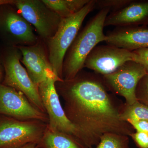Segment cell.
Instances as JSON below:
<instances>
[{
    "label": "cell",
    "instance_id": "44dd1931",
    "mask_svg": "<svg viewBox=\"0 0 148 148\" xmlns=\"http://www.w3.org/2000/svg\"><path fill=\"white\" fill-rule=\"evenodd\" d=\"M133 61L141 64L148 73V47L132 51Z\"/></svg>",
    "mask_w": 148,
    "mask_h": 148
},
{
    "label": "cell",
    "instance_id": "30bf717a",
    "mask_svg": "<svg viewBox=\"0 0 148 148\" xmlns=\"http://www.w3.org/2000/svg\"><path fill=\"white\" fill-rule=\"evenodd\" d=\"M0 115L20 121L38 120L48 123L47 114L37 108L23 92L0 84Z\"/></svg>",
    "mask_w": 148,
    "mask_h": 148
},
{
    "label": "cell",
    "instance_id": "9a60e30c",
    "mask_svg": "<svg viewBox=\"0 0 148 148\" xmlns=\"http://www.w3.org/2000/svg\"><path fill=\"white\" fill-rule=\"evenodd\" d=\"M37 148H88L80 140L65 132L47 125Z\"/></svg>",
    "mask_w": 148,
    "mask_h": 148
},
{
    "label": "cell",
    "instance_id": "52a82bcc",
    "mask_svg": "<svg viewBox=\"0 0 148 148\" xmlns=\"http://www.w3.org/2000/svg\"><path fill=\"white\" fill-rule=\"evenodd\" d=\"M62 80H63L53 75L49 76L38 85L40 97L49 117L48 126L73 135L86 145L84 137L67 118L61 106L55 84L56 81Z\"/></svg>",
    "mask_w": 148,
    "mask_h": 148
},
{
    "label": "cell",
    "instance_id": "ffe728a7",
    "mask_svg": "<svg viewBox=\"0 0 148 148\" xmlns=\"http://www.w3.org/2000/svg\"><path fill=\"white\" fill-rule=\"evenodd\" d=\"M135 94L138 102L148 106V73L138 82Z\"/></svg>",
    "mask_w": 148,
    "mask_h": 148
},
{
    "label": "cell",
    "instance_id": "2e32d148",
    "mask_svg": "<svg viewBox=\"0 0 148 148\" xmlns=\"http://www.w3.org/2000/svg\"><path fill=\"white\" fill-rule=\"evenodd\" d=\"M51 9L62 18L77 13L90 0H42Z\"/></svg>",
    "mask_w": 148,
    "mask_h": 148
},
{
    "label": "cell",
    "instance_id": "e0dca14e",
    "mask_svg": "<svg viewBox=\"0 0 148 148\" xmlns=\"http://www.w3.org/2000/svg\"><path fill=\"white\" fill-rule=\"evenodd\" d=\"M121 117L128 123L141 120H148V106L137 101L132 105L125 103L121 111Z\"/></svg>",
    "mask_w": 148,
    "mask_h": 148
},
{
    "label": "cell",
    "instance_id": "7c38bea8",
    "mask_svg": "<svg viewBox=\"0 0 148 148\" xmlns=\"http://www.w3.org/2000/svg\"><path fill=\"white\" fill-rule=\"evenodd\" d=\"M16 47L22 54L21 64L25 66L29 77L35 84L38 86L49 76L56 75L49 61L47 45L44 40L39 38L34 45Z\"/></svg>",
    "mask_w": 148,
    "mask_h": 148
},
{
    "label": "cell",
    "instance_id": "7402d4cb",
    "mask_svg": "<svg viewBox=\"0 0 148 148\" xmlns=\"http://www.w3.org/2000/svg\"><path fill=\"white\" fill-rule=\"evenodd\" d=\"M138 148H148V133L136 131L130 135Z\"/></svg>",
    "mask_w": 148,
    "mask_h": 148
},
{
    "label": "cell",
    "instance_id": "ac0fdd59",
    "mask_svg": "<svg viewBox=\"0 0 148 148\" xmlns=\"http://www.w3.org/2000/svg\"><path fill=\"white\" fill-rule=\"evenodd\" d=\"M89 148H130L129 136L106 133L101 136L97 145Z\"/></svg>",
    "mask_w": 148,
    "mask_h": 148
},
{
    "label": "cell",
    "instance_id": "cb8c5ba5",
    "mask_svg": "<svg viewBox=\"0 0 148 148\" xmlns=\"http://www.w3.org/2000/svg\"><path fill=\"white\" fill-rule=\"evenodd\" d=\"M4 76V70L0 58V84L2 82Z\"/></svg>",
    "mask_w": 148,
    "mask_h": 148
},
{
    "label": "cell",
    "instance_id": "6da1fadb",
    "mask_svg": "<svg viewBox=\"0 0 148 148\" xmlns=\"http://www.w3.org/2000/svg\"><path fill=\"white\" fill-rule=\"evenodd\" d=\"M55 87L64 102L67 118L84 137L88 148L95 147L106 133L130 136L135 130L121 117L118 106L102 76L82 70L73 78L58 81Z\"/></svg>",
    "mask_w": 148,
    "mask_h": 148
},
{
    "label": "cell",
    "instance_id": "d6986e66",
    "mask_svg": "<svg viewBox=\"0 0 148 148\" xmlns=\"http://www.w3.org/2000/svg\"><path fill=\"white\" fill-rule=\"evenodd\" d=\"M132 0H95V9L99 10L108 9L110 12L117 11L123 8Z\"/></svg>",
    "mask_w": 148,
    "mask_h": 148
},
{
    "label": "cell",
    "instance_id": "8992f818",
    "mask_svg": "<svg viewBox=\"0 0 148 148\" xmlns=\"http://www.w3.org/2000/svg\"><path fill=\"white\" fill-rule=\"evenodd\" d=\"M0 38L9 47L34 45L39 39L32 25L11 4L0 6Z\"/></svg>",
    "mask_w": 148,
    "mask_h": 148
},
{
    "label": "cell",
    "instance_id": "4fadbf2b",
    "mask_svg": "<svg viewBox=\"0 0 148 148\" xmlns=\"http://www.w3.org/2000/svg\"><path fill=\"white\" fill-rule=\"evenodd\" d=\"M147 25L148 0H132L123 8L109 14L104 26L118 27Z\"/></svg>",
    "mask_w": 148,
    "mask_h": 148
},
{
    "label": "cell",
    "instance_id": "9c48e42d",
    "mask_svg": "<svg viewBox=\"0 0 148 148\" xmlns=\"http://www.w3.org/2000/svg\"><path fill=\"white\" fill-rule=\"evenodd\" d=\"M141 64L133 61H127L113 73L102 76L109 91L122 96L126 104L132 105L138 101L136 89L141 79L146 73Z\"/></svg>",
    "mask_w": 148,
    "mask_h": 148
},
{
    "label": "cell",
    "instance_id": "8fae6325",
    "mask_svg": "<svg viewBox=\"0 0 148 148\" xmlns=\"http://www.w3.org/2000/svg\"><path fill=\"white\" fill-rule=\"evenodd\" d=\"M130 61H133L132 51L110 45H97L86 58L84 68L103 76L113 73Z\"/></svg>",
    "mask_w": 148,
    "mask_h": 148
},
{
    "label": "cell",
    "instance_id": "277c9868",
    "mask_svg": "<svg viewBox=\"0 0 148 148\" xmlns=\"http://www.w3.org/2000/svg\"><path fill=\"white\" fill-rule=\"evenodd\" d=\"M21 57V51L16 47L4 45L0 53L4 70L1 84L23 92L36 108L46 113L40 97L38 86L32 81L27 70L22 66Z\"/></svg>",
    "mask_w": 148,
    "mask_h": 148
},
{
    "label": "cell",
    "instance_id": "603a6c76",
    "mask_svg": "<svg viewBox=\"0 0 148 148\" xmlns=\"http://www.w3.org/2000/svg\"><path fill=\"white\" fill-rule=\"evenodd\" d=\"M136 131L148 133V120L131 121L128 123Z\"/></svg>",
    "mask_w": 148,
    "mask_h": 148
},
{
    "label": "cell",
    "instance_id": "d4e9b609",
    "mask_svg": "<svg viewBox=\"0 0 148 148\" xmlns=\"http://www.w3.org/2000/svg\"><path fill=\"white\" fill-rule=\"evenodd\" d=\"M16 1V0H0V6L4 5H14Z\"/></svg>",
    "mask_w": 148,
    "mask_h": 148
},
{
    "label": "cell",
    "instance_id": "7a4b0ae2",
    "mask_svg": "<svg viewBox=\"0 0 148 148\" xmlns=\"http://www.w3.org/2000/svg\"><path fill=\"white\" fill-rule=\"evenodd\" d=\"M110 12L108 9L101 10L79 32L64 57L63 80H69L75 77L84 68L86 60L92 49L99 43L107 40L103 29Z\"/></svg>",
    "mask_w": 148,
    "mask_h": 148
},
{
    "label": "cell",
    "instance_id": "3957f363",
    "mask_svg": "<svg viewBox=\"0 0 148 148\" xmlns=\"http://www.w3.org/2000/svg\"><path fill=\"white\" fill-rule=\"evenodd\" d=\"M95 0H90L77 13L62 18L55 34L45 42L53 72L60 79L63 80L62 69L66 52L79 32L86 17L95 9Z\"/></svg>",
    "mask_w": 148,
    "mask_h": 148
},
{
    "label": "cell",
    "instance_id": "484cf974",
    "mask_svg": "<svg viewBox=\"0 0 148 148\" xmlns=\"http://www.w3.org/2000/svg\"><path fill=\"white\" fill-rule=\"evenodd\" d=\"M20 148H37L36 144L33 143H29Z\"/></svg>",
    "mask_w": 148,
    "mask_h": 148
},
{
    "label": "cell",
    "instance_id": "ba28073f",
    "mask_svg": "<svg viewBox=\"0 0 148 148\" xmlns=\"http://www.w3.org/2000/svg\"><path fill=\"white\" fill-rule=\"evenodd\" d=\"M13 5L45 41L52 38L57 32L62 18L42 0H16Z\"/></svg>",
    "mask_w": 148,
    "mask_h": 148
},
{
    "label": "cell",
    "instance_id": "5b68a950",
    "mask_svg": "<svg viewBox=\"0 0 148 148\" xmlns=\"http://www.w3.org/2000/svg\"><path fill=\"white\" fill-rule=\"evenodd\" d=\"M47 125L40 121H20L0 115V148H20L31 143L37 145Z\"/></svg>",
    "mask_w": 148,
    "mask_h": 148
},
{
    "label": "cell",
    "instance_id": "5bb4252c",
    "mask_svg": "<svg viewBox=\"0 0 148 148\" xmlns=\"http://www.w3.org/2000/svg\"><path fill=\"white\" fill-rule=\"evenodd\" d=\"M106 35L107 44L129 51L148 47L147 26L116 27Z\"/></svg>",
    "mask_w": 148,
    "mask_h": 148
}]
</instances>
